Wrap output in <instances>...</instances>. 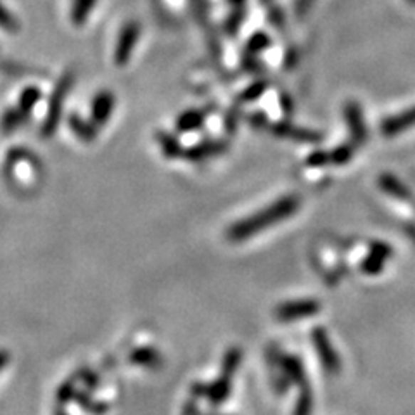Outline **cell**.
<instances>
[{"label": "cell", "mask_w": 415, "mask_h": 415, "mask_svg": "<svg viewBox=\"0 0 415 415\" xmlns=\"http://www.w3.org/2000/svg\"><path fill=\"white\" fill-rule=\"evenodd\" d=\"M345 120L348 123L354 146H364L367 139H369V132H367L364 111H362L360 104H357L354 100H350L348 104H345Z\"/></svg>", "instance_id": "cell-3"}, {"label": "cell", "mask_w": 415, "mask_h": 415, "mask_svg": "<svg viewBox=\"0 0 415 415\" xmlns=\"http://www.w3.org/2000/svg\"><path fill=\"white\" fill-rule=\"evenodd\" d=\"M268 88V83L265 82H256L253 83L251 87H248L246 90L241 94V103H251V100H256L258 98H261L263 95V92Z\"/></svg>", "instance_id": "cell-18"}, {"label": "cell", "mask_w": 415, "mask_h": 415, "mask_svg": "<svg viewBox=\"0 0 415 415\" xmlns=\"http://www.w3.org/2000/svg\"><path fill=\"white\" fill-rule=\"evenodd\" d=\"M112 110H115V95L111 92H99L92 103V123L100 128L107 123L111 118Z\"/></svg>", "instance_id": "cell-10"}, {"label": "cell", "mask_w": 415, "mask_h": 415, "mask_svg": "<svg viewBox=\"0 0 415 415\" xmlns=\"http://www.w3.org/2000/svg\"><path fill=\"white\" fill-rule=\"evenodd\" d=\"M306 164L312 168H322V167H325V164H330L329 152H325V151L312 152V154L306 158Z\"/></svg>", "instance_id": "cell-20"}, {"label": "cell", "mask_w": 415, "mask_h": 415, "mask_svg": "<svg viewBox=\"0 0 415 415\" xmlns=\"http://www.w3.org/2000/svg\"><path fill=\"white\" fill-rule=\"evenodd\" d=\"M95 0H76L75 7H73V21L76 25H82L85 23V19L88 18V13L94 7Z\"/></svg>", "instance_id": "cell-17"}, {"label": "cell", "mask_w": 415, "mask_h": 415, "mask_svg": "<svg viewBox=\"0 0 415 415\" xmlns=\"http://www.w3.org/2000/svg\"><path fill=\"white\" fill-rule=\"evenodd\" d=\"M406 2H409L410 6H415V0H406Z\"/></svg>", "instance_id": "cell-25"}, {"label": "cell", "mask_w": 415, "mask_h": 415, "mask_svg": "<svg viewBox=\"0 0 415 415\" xmlns=\"http://www.w3.org/2000/svg\"><path fill=\"white\" fill-rule=\"evenodd\" d=\"M243 18H244V11L243 9H237V13H233L231 18H228V21H227V31H228V33H236V31L239 30L241 23H243Z\"/></svg>", "instance_id": "cell-21"}, {"label": "cell", "mask_w": 415, "mask_h": 415, "mask_svg": "<svg viewBox=\"0 0 415 415\" xmlns=\"http://www.w3.org/2000/svg\"><path fill=\"white\" fill-rule=\"evenodd\" d=\"M70 125H71V128H73L75 134L78 135L82 140H85V142H92V140L95 139V135H98V127H95L94 123L88 125L76 115H73L70 118Z\"/></svg>", "instance_id": "cell-14"}, {"label": "cell", "mask_w": 415, "mask_h": 415, "mask_svg": "<svg viewBox=\"0 0 415 415\" xmlns=\"http://www.w3.org/2000/svg\"><path fill=\"white\" fill-rule=\"evenodd\" d=\"M239 360H241V353L237 352V350H233V352L228 353L227 360H225V370H224V377L220 379L219 382H216L215 386H213L211 389H209V398H211L215 403H220L225 400V396L228 394V381H231V376L233 370L237 369V365H239Z\"/></svg>", "instance_id": "cell-8"}, {"label": "cell", "mask_w": 415, "mask_h": 415, "mask_svg": "<svg viewBox=\"0 0 415 415\" xmlns=\"http://www.w3.org/2000/svg\"><path fill=\"white\" fill-rule=\"evenodd\" d=\"M300 206L301 199L298 196L291 194L282 197L277 203L270 204V206L267 209H263V211H258L256 215L232 225L231 231H228V239H231L232 243H241V241L249 239V237L256 236L258 232L267 231L272 225L280 224L282 220L293 216L294 213L300 209Z\"/></svg>", "instance_id": "cell-1"}, {"label": "cell", "mask_w": 415, "mask_h": 415, "mask_svg": "<svg viewBox=\"0 0 415 415\" xmlns=\"http://www.w3.org/2000/svg\"><path fill=\"white\" fill-rule=\"evenodd\" d=\"M268 46H270V38L267 37V35L256 33V35H253L251 40L248 42V52L251 56L260 54V52H263Z\"/></svg>", "instance_id": "cell-19"}, {"label": "cell", "mask_w": 415, "mask_h": 415, "mask_svg": "<svg viewBox=\"0 0 415 415\" xmlns=\"http://www.w3.org/2000/svg\"><path fill=\"white\" fill-rule=\"evenodd\" d=\"M71 85H73V75H66L61 80V83H59L58 88H56L54 99H52V103H51L49 116H47V122H46V134L47 135H51L52 132L56 130V127H58L59 115H61L63 100H64V98H66L68 90H70Z\"/></svg>", "instance_id": "cell-5"}, {"label": "cell", "mask_w": 415, "mask_h": 415, "mask_svg": "<svg viewBox=\"0 0 415 415\" xmlns=\"http://www.w3.org/2000/svg\"><path fill=\"white\" fill-rule=\"evenodd\" d=\"M228 2H231L232 6H241V4H243L244 0H228Z\"/></svg>", "instance_id": "cell-24"}, {"label": "cell", "mask_w": 415, "mask_h": 415, "mask_svg": "<svg viewBox=\"0 0 415 415\" xmlns=\"http://www.w3.org/2000/svg\"><path fill=\"white\" fill-rule=\"evenodd\" d=\"M58 415H64V414H63V412H59V414H58Z\"/></svg>", "instance_id": "cell-26"}, {"label": "cell", "mask_w": 415, "mask_h": 415, "mask_svg": "<svg viewBox=\"0 0 415 415\" xmlns=\"http://www.w3.org/2000/svg\"><path fill=\"white\" fill-rule=\"evenodd\" d=\"M228 149L227 142H221V140H208V142H201L194 147L184 149L182 158L194 161V163H199V161L215 158V156L224 154Z\"/></svg>", "instance_id": "cell-7"}, {"label": "cell", "mask_w": 415, "mask_h": 415, "mask_svg": "<svg viewBox=\"0 0 415 415\" xmlns=\"http://www.w3.org/2000/svg\"><path fill=\"white\" fill-rule=\"evenodd\" d=\"M249 123H251V127L260 128V130H263L265 128V130H268L270 134L280 137V139L296 140V142H303V144H318L322 140V134H318V132L308 130V128L294 127V125L284 123V122L270 123L267 120V116L260 115V112L249 116Z\"/></svg>", "instance_id": "cell-2"}, {"label": "cell", "mask_w": 415, "mask_h": 415, "mask_svg": "<svg viewBox=\"0 0 415 415\" xmlns=\"http://www.w3.org/2000/svg\"><path fill=\"white\" fill-rule=\"evenodd\" d=\"M315 2V0H298V6H296V9H298V14L300 16H303L306 11L312 7V4Z\"/></svg>", "instance_id": "cell-22"}, {"label": "cell", "mask_w": 415, "mask_h": 415, "mask_svg": "<svg viewBox=\"0 0 415 415\" xmlns=\"http://www.w3.org/2000/svg\"><path fill=\"white\" fill-rule=\"evenodd\" d=\"M415 127V106L406 111L384 118L381 123V134L384 137H394Z\"/></svg>", "instance_id": "cell-6"}, {"label": "cell", "mask_w": 415, "mask_h": 415, "mask_svg": "<svg viewBox=\"0 0 415 415\" xmlns=\"http://www.w3.org/2000/svg\"><path fill=\"white\" fill-rule=\"evenodd\" d=\"M354 154V147L353 144H341V146H337L334 151L329 152V158H330V164H346L350 163Z\"/></svg>", "instance_id": "cell-16"}, {"label": "cell", "mask_w": 415, "mask_h": 415, "mask_svg": "<svg viewBox=\"0 0 415 415\" xmlns=\"http://www.w3.org/2000/svg\"><path fill=\"white\" fill-rule=\"evenodd\" d=\"M158 142L167 158H182L184 147L180 146L179 139L170 134H158Z\"/></svg>", "instance_id": "cell-15"}, {"label": "cell", "mask_w": 415, "mask_h": 415, "mask_svg": "<svg viewBox=\"0 0 415 415\" xmlns=\"http://www.w3.org/2000/svg\"><path fill=\"white\" fill-rule=\"evenodd\" d=\"M379 185H381L382 191L388 192V194H391L393 197H396V199H401V201L412 199V194H410L409 189H406L405 185L396 179V177L389 175V173L381 175V179H379Z\"/></svg>", "instance_id": "cell-12"}, {"label": "cell", "mask_w": 415, "mask_h": 415, "mask_svg": "<svg viewBox=\"0 0 415 415\" xmlns=\"http://www.w3.org/2000/svg\"><path fill=\"white\" fill-rule=\"evenodd\" d=\"M313 340H315L317 352L320 354L322 364H324L325 369H327L329 372H337V370H340V358H337L332 346L329 345V340L327 336H325L324 330L317 329L315 334H313Z\"/></svg>", "instance_id": "cell-11"}, {"label": "cell", "mask_w": 415, "mask_h": 415, "mask_svg": "<svg viewBox=\"0 0 415 415\" xmlns=\"http://www.w3.org/2000/svg\"><path fill=\"white\" fill-rule=\"evenodd\" d=\"M7 364H9V353L0 350V370H2Z\"/></svg>", "instance_id": "cell-23"}, {"label": "cell", "mask_w": 415, "mask_h": 415, "mask_svg": "<svg viewBox=\"0 0 415 415\" xmlns=\"http://www.w3.org/2000/svg\"><path fill=\"white\" fill-rule=\"evenodd\" d=\"M320 306L315 301H298V303H285L275 310V317L282 322L298 320V318L315 315Z\"/></svg>", "instance_id": "cell-9"}, {"label": "cell", "mask_w": 415, "mask_h": 415, "mask_svg": "<svg viewBox=\"0 0 415 415\" xmlns=\"http://www.w3.org/2000/svg\"><path fill=\"white\" fill-rule=\"evenodd\" d=\"M140 37V25L139 23H128V25L123 26L122 33H120L118 43H116V51H115V63L118 66H123L130 61L132 51L135 49L137 40Z\"/></svg>", "instance_id": "cell-4"}, {"label": "cell", "mask_w": 415, "mask_h": 415, "mask_svg": "<svg viewBox=\"0 0 415 415\" xmlns=\"http://www.w3.org/2000/svg\"><path fill=\"white\" fill-rule=\"evenodd\" d=\"M204 118H206V115L199 110L185 111L177 118V130L179 132L197 130V128H201V125L204 123Z\"/></svg>", "instance_id": "cell-13"}]
</instances>
